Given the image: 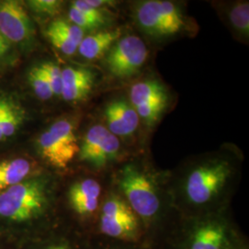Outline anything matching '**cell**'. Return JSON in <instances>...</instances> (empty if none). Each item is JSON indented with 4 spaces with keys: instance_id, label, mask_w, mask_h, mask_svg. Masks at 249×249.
<instances>
[{
    "instance_id": "7a4b0ae2",
    "label": "cell",
    "mask_w": 249,
    "mask_h": 249,
    "mask_svg": "<svg viewBox=\"0 0 249 249\" xmlns=\"http://www.w3.org/2000/svg\"><path fill=\"white\" fill-rule=\"evenodd\" d=\"M37 148L49 164L58 169L67 168L80 151L74 124L67 118L55 121L39 136Z\"/></svg>"
},
{
    "instance_id": "277c9868",
    "label": "cell",
    "mask_w": 249,
    "mask_h": 249,
    "mask_svg": "<svg viewBox=\"0 0 249 249\" xmlns=\"http://www.w3.org/2000/svg\"><path fill=\"white\" fill-rule=\"evenodd\" d=\"M135 14L143 31L155 37L174 36L186 27L181 10L171 1H143L137 6Z\"/></svg>"
},
{
    "instance_id": "9c48e42d",
    "label": "cell",
    "mask_w": 249,
    "mask_h": 249,
    "mask_svg": "<svg viewBox=\"0 0 249 249\" xmlns=\"http://www.w3.org/2000/svg\"><path fill=\"white\" fill-rule=\"evenodd\" d=\"M136 213L124 199L110 196L102 209L101 231L118 239H132L138 232Z\"/></svg>"
},
{
    "instance_id": "44dd1931",
    "label": "cell",
    "mask_w": 249,
    "mask_h": 249,
    "mask_svg": "<svg viewBox=\"0 0 249 249\" xmlns=\"http://www.w3.org/2000/svg\"><path fill=\"white\" fill-rule=\"evenodd\" d=\"M229 18L231 25L238 32L244 35H249V5L248 2L235 5L230 10Z\"/></svg>"
},
{
    "instance_id": "2e32d148",
    "label": "cell",
    "mask_w": 249,
    "mask_h": 249,
    "mask_svg": "<svg viewBox=\"0 0 249 249\" xmlns=\"http://www.w3.org/2000/svg\"><path fill=\"white\" fill-rule=\"evenodd\" d=\"M69 16L71 22L80 27L83 31L98 29L107 21L104 10L89 7L84 0L72 2Z\"/></svg>"
},
{
    "instance_id": "d6986e66",
    "label": "cell",
    "mask_w": 249,
    "mask_h": 249,
    "mask_svg": "<svg viewBox=\"0 0 249 249\" xmlns=\"http://www.w3.org/2000/svg\"><path fill=\"white\" fill-rule=\"evenodd\" d=\"M28 80L36 96L42 101H48L53 96L50 84L40 65L34 67L28 75Z\"/></svg>"
},
{
    "instance_id": "ffe728a7",
    "label": "cell",
    "mask_w": 249,
    "mask_h": 249,
    "mask_svg": "<svg viewBox=\"0 0 249 249\" xmlns=\"http://www.w3.org/2000/svg\"><path fill=\"white\" fill-rule=\"evenodd\" d=\"M48 28L52 29L54 32L58 33L59 35L64 36L68 40H70L75 45L80 44L82 39L84 38V31L80 29V27L73 24L72 22L64 20V19H57L53 21Z\"/></svg>"
},
{
    "instance_id": "8992f818",
    "label": "cell",
    "mask_w": 249,
    "mask_h": 249,
    "mask_svg": "<svg viewBox=\"0 0 249 249\" xmlns=\"http://www.w3.org/2000/svg\"><path fill=\"white\" fill-rule=\"evenodd\" d=\"M148 58V48L136 36L119 38L107 53L106 65L109 73L119 80L129 79L139 71Z\"/></svg>"
},
{
    "instance_id": "5bb4252c",
    "label": "cell",
    "mask_w": 249,
    "mask_h": 249,
    "mask_svg": "<svg viewBox=\"0 0 249 249\" xmlns=\"http://www.w3.org/2000/svg\"><path fill=\"white\" fill-rule=\"evenodd\" d=\"M27 118L26 110L16 99L0 93V142L18 132Z\"/></svg>"
},
{
    "instance_id": "6da1fadb",
    "label": "cell",
    "mask_w": 249,
    "mask_h": 249,
    "mask_svg": "<svg viewBox=\"0 0 249 249\" xmlns=\"http://www.w3.org/2000/svg\"><path fill=\"white\" fill-rule=\"evenodd\" d=\"M45 204L44 184L37 179L22 181L0 193V216L25 222L41 213Z\"/></svg>"
},
{
    "instance_id": "cb8c5ba5",
    "label": "cell",
    "mask_w": 249,
    "mask_h": 249,
    "mask_svg": "<svg viewBox=\"0 0 249 249\" xmlns=\"http://www.w3.org/2000/svg\"><path fill=\"white\" fill-rule=\"evenodd\" d=\"M46 36L48 37L51 44L57 48L59 51L67 55H71L78 51V45L65 38L64 36L59 35L58 33L54 32L52 29L47 28Z\"/></svg>"
},
{
    "instance_id": "30bf717a",
    "label": "cell",
    "mask_w": 249,
    "mask_h": 249,
    "mask_svg": "<svg viewBox=\"0 0 249 249\" xmlns=\"http://www.w3.org/2000/svg\"><path fill=\"white\" fill-rule=\"evenodd\" d=\"M0 33L11 44H29L35 36L34 24L19 1H0Z\"/></svg>"
},
{
    "instance_id": "3957f363",
    "label": "cell",
    "mask_w": 249,
    "mask_h": 249,
    "mask_svg": "<svg viewBox=\"0 0 249 249\" xmlns=\"http://www.w3.org/2000/svg\"><path fill=\"white\" fill-rule=\"evenodd\" d=\"M118 184L134 213L145 220L160 210V198L148 175L135 164H126L119 172Z\"/></svg>"
},
{
    "instance_id": "484cf974",
    "label": "cell",
    "mask_w": 249,
    "mask_h": 249,
    "mask_svg": "<svg viewBox=\"0 0 249 249\" xmlns=\"http://www.w3.org/2000/svg\"><path fill=\"white\" fill-rule=\"evenodd\" d=\"M85 3L93 8V9H102L103 7H111L114 5V2L113 1H107V0H84Z\"/></svg>"
},
{
    "instance_id": "d4e9b609",
    "label": "cell",
    "mask_w": 249,
    "mask_h": 249,
    "mask_svg": "<svg viewBox=\"0 0 249 249\" xmlns=\"http://www.w3.org/2000/svg\"><path fill=\"white\" fill-rule=\"evenodd\" d=\"M12 52V44L0 33V65L9 61Z\"/></svg>"
},
{
    "instance_id": "52a82bcc",
    "label": "cell",
    "mask_w": 249,
    "mask_h": 249,
    "mask_svg": "<svg viewBox=\"0 0 249 249\" xmlns=\"http://www.w3.org/2000/svg\"><path fill=\"white\" fill-rule=\"evenodd\" d=\"M120 152V142L114 134L102 124L90 126L80 145L79 159L102 168L116 160Z\"/></svg>"
},
{
    "instance_id": "5b68a950",
    "label": "cell",
    "mask_w": 249,
    "mask_h": 249,
    "mask_svg": "<svg viewBox=\"0 0 249 249\" xmlns=\"http://www.w3.org/2000/svg\"><path fill=\"white\" fill-rule=\"evenodd\" d=\"M231 176V166L225 160H213L192 170L185 184L187 199L195 205L212 201L223 190Z\"/></svg>"
},
{
    "instance_id": "4fadbf2b",
    "label": "cell",
    "mask_w": 249,
    "mask_h": 249,
    "mask_svg": "<svg viewBox=\"0 0 249 249\" xmlns=\"http://www.w3.org/2000/svg\"><path fill=\"white\" fill-rule=\"evenodd\" d=\"M101 186L94 179L87 178L71 186L69 198L72 209L80 215L93 213L98 207Z\"/></svg>"
},
{
    "instance_id": "e0dca14e",
    "label": "cell",
    "mask_w": 249,
    "mask_h": 249,
    "mask_svg": "<svg viewBox=\"0 0 249 249\" xmlns=\"http://www.w3.org/2000/svg\"><path fill=\"white\" fill-rule=\"evenodd\" d=\"M32 171V163L24 158L0 161V193L25 180Z\"/></svg>"
},
{
    "instance_id": "7c38bea8",
    "label": "cell",
    "mask_w": 249,
    "mask_h": 249,
    "mask_svg": "<svg viewBox=\"0 0 249 249\" xmlns=\"http://www.w3.org/2000/svg\"><path fill=\"white\" fill-rule=\"evenodd\" d=\"M95 73L89 69L68 67L62 70L61 96L69 103L87 98L95 84Z\"/></svg>"
},
{
    "instance_id": "8fae6325",
    "label": "cell",
    "mask_w": 249,
    "mask_h": 249,
    "mask_svg": "<svg viewBox=\"0 0 249 249\" xmlns=\"http://www.w3.org/2000/svg\"><path fill=\"white\" fill-rule=\"evenodd\" d=\"M107 129L116 137H127L137 130L140 117L132 105L124 99L108 103L105 109Z\"/></svg>"
},
{
    "instance_id": "7402d4cb",
    "label": "cell",
    "mask_w": 249,
    "mask_h": 249,
    "mask_svg": "<svg viewBox=\"0 0 249 249\" xmlns=\"http://www.w3.org/2000/svg\"><path fill=\"white\" fill-rule=\"evenodd\" d=\"M45 77L53 91V96H61L62 90V71L54 63L45 62L40 64Z\"/></svg>"
},
{
    "instance_id": "9a60e30c",
    "label": "cell",
    "mask_w": 249,
    "mask_h": 249,
    "mask_svg": "<svg viewBox=\"0 0 249 249\" xmlns=\"http://www.w3.org/2000/svg\"><path fill=\"white\" fill-rule=\"evenodd\" d=\"M120 36L121 31L119 29L99 32L86 36L78 46V52L85 59H97L111 49Z\"/></svg>"
},
{
    "instance_id": "4316f807",
    "label": "cell",
    "mask_w": 249,
    "mask_h": 249,
    "mask_svg": "<svg viewBox=\"0 0 249 249\" xmlns=\"http://www.w3.org/2000/svg\"><path fill=\"white\" fill-rule=\"evenodd\" d=\"M67 249L65 247H62V246H58V247H53V248H51V249Z\"/></svg>"
},
{
    "instance_id": "ac0fdd59",
    "label": "cell",
    "mask_w": 249,
    "mask_h": 249,
    "mask_svg": "<svg viewBox=\"0 0 249 249\" xmlns=\"http://www.w3.org/2000/svg\"><path fill=\"white\" fill-rule=\"evenodd\" d=\"M226 233L221 224L210 223L196 230L189 249H223Z\"/></svg>"
},
{
    "instance_id": "ba28073f",
    "label": "cell",
    "mask_w": 249,
    "mask_h": 249,
    "mask_svg": "<svg viewBox=\"0 0 249 249\" xmlns=\"http://www.w3.org/2000/svg\"><path fill=\"white\" fill-rule=\"evenodd\" d=\"M129 103L140 119L148 124H155L168 105V93L164 86L156 80L135 83L129 92Z\"/></svg>"
},
{
    "instance_id": "603a6c76",
    "label": "cell",
    "mask_w": 249,
    "mask_h": 249,
    "mask_svg": "<svg viewBox=\"0 0 249 249\" xmlns=\"http://www.w3.org/2000/svg\"><path fill=\"white\" fill-rule=\"evenodd\" d=\"M27 3L33 11L48 16L57 14L62 6V2L58 0H31Z\"/></svg>"
}]
</instances>
